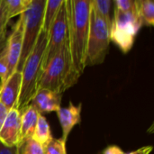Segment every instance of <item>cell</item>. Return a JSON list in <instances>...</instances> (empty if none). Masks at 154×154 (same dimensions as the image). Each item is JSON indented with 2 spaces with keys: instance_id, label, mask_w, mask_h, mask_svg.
I'll use <instances>...</instances> for the list:
<instances>
[{
  "instance_id": "6da1fadb",
  "label": "cell",
  "mask_w": 154,
  "mask_h": 154,
  "mask_svg": "<svg viewBox=\"0 0 154 154\" xmlns=\"http://www.w3.org/2000/svg\"><path fill=\"white\" fill-rule=\"evenodd\" d=\"M68 18V46L77 79L86 68L87 45L91 14L90 0H65Z\"/></svg>"
},
{
  "instance_id": "7a4b0ae2",
  "label": "cell",
  "mask_w": 154,
  "mask_h": 154,
  "mask_svg": "<svg viewBox=\"0 0 154 154\" xmlns=\"http://www.w3.org/2000/svg\"><path fill=\"white\" fill-rule=\"evenodd\" d=\"M75 78L69 50L67 43L53 56L47 66L42 71L38 88L48 89L62 94L68 88L77 83Z\"/></svg>"
},
{
  "instance_id": "3957f363",
  "label": "cell",
  "mask_w": 154,
  "mask_h": 154,
  "mask_svg": "<svg viewBox=\"0 0 154 154\" xmlns=\"http://www.w3.org/2000/svg\"><path fill=\"white\" fill-rule=\"evenodd\" d=\"M47 43V34L42 31L37 42L26 59L22 69V86L16 109L21 111L27 106L38 89L42 74V63Z\"/></svg>"
},
{
  "instance_id": "277c9868",
  "label": "cell",
  "mask_w": 154,
  "mask_h": 154,
  "mask_svg": "<svg viewBox=\"0 0 154 154\" xmlns=\"http://www.w3.org/2000/svg\"><path fill=\"white\" fill-rule=\"evenodd\" d=\"M45 5L46 0H31L28 7L23 13V43L21 56L16 69L18 71H22L26 59L33 50L39 35L42 32Z\"/></svg>"
},
{
  "instance_id": "5b68a950",
  "label": "cell",
  "mask_w": 154,
  "mask_h": 154,
  "mask_svg": "<svg viewBox=\"0 0 154 154\" xmlns=\"http://www.w3.org/2000/svg\"><path fill=\"white\" fill-rule=\"evenodd\" d=\"M143 26L136 11L120 12L114 8V17L110 26V41L127 53L134 43L135 37Z\"/></svg>"
},
{
  "instance_id": "8992f818",
  "label": "cell",
  "mask_w": 154,
  "mask_h": 154,
  "mask_svg": "<svg viewBox=\"0 0 154 154\" xmlns=\"http://www.w3.org/2000/svg\"><path fill=\"white\" fill-rule=\"evenodd\" d=\"M110 42L109 27L91 9L86 67L99 65L104 62L108 52Z\"/></svg>"
},
{
  "instance_id": "52a82bcc",
  "label": "cell",
  "mask_w": 154,
  "mask_h": 154,
  "mask_svg": "<svg viewBox=\"0 0 154 154\" xmlns=\"http://www.w3.org/2000/svg\"><path fill=\"white\" fill-rule=\"evenodd\" d=\"M68 42V18L65 0L61 5L57 17L47 34V43L42 63V71L53 58V56Z\"/></svg>"
},
{
  "instance_id": "ba28073f",
  "label": "cell",
  "mask_w": 154,
  "mask_h": 154,
  "mask_svg": "<svg viewBox=\"0 0 154 154\" xmlns=\"http://www.w3.org/2000/svg\"><path fill=\"white\" fill-rule=\"evenodd\" d=\"M23 14L19 15V19L15 23L11 34L7 38L6 42V60H7V73L4 80L0 84L4 83L10 75H12L17 69V65L20 60L23 43Z\"/></svg>"
},
{
  "instance_id": "9c48e42d",
  "label": "cell",
  "mask_w": 154,
  "mask_h": 154,
  "mask_svg": "<svg viewBox=\"0 0 154 154\" xmlns=\"http://www.w3.org/2000/svg\"><path fill=\"white\" fill-rule=\"evenodd\" d=\"M22 86V72L15 70L9 78L0 84V103L8 111L16 109Z\"/></svg>"
},
{
  "instance_id": "30bf717a",
  "label": "cell",
  "mask_w": 154,
  "mask_h": 154,
  "mask_svg": "<svg viewBox=\"0 0 154 154\" xmlns=\"http://www.w3.org/2000/svg\"><path fill=\"white\" fill-rule=\"evenodd\" d=\"M21 130V113L17 109L8 111L0 130V142L7 147H16L19 143Z\"/></svg>"
},
{
  "instance_id": "8fae6325",
  "label": "cell",
  "mask_w": 154,
  "mask_h": 154,
  "mask_svg": "<svg viewBox=\"0 0 154 154\" xmlns=\"http://www.w3.org/2000/svg\"><path fill=\"white\" fill-rule=\"evenodd\" d=\"M62 94L48 89L38 88L30 105L40 114L57 112L60 108Z\"/></svg>"
},
{
  "instance_id": "7c38bea8",
  "label": "cell",
  "mask_w": 154,
  "mask_h": 154,
  "mask_svg": "<svg viewBox=\"0 0 154 154\" xmlns=\"http://www.w3.org/2000/svg\"><path fill=\"white\" fill-rule=\"evenodd\" d=\"M82 104L78 106L73 105L71 102L67 107H60L56 113L60 124L62 128V139L66 142L73 127L80 123L81 120Z\"/></svg>"
},
{
  "instance_id": "4fadbf2b",
  "label": "cell",
  "mask_w": 154,
  "mask_h": 154,
  "mask_svg": "<svg viewBox=\"0 0 154 154\" xmlns=\"http://www.w3.org/2000/svg\"><path fill=\"white\" fill-rule=\"evenodd\" d=\"M21 113V130H20V139L19 143L22 142L32 138L37 120L40 114L29 104L25 106L23 110L20 111ZM18 143V144H19Z\"/></svg>"
},
{
  "instance_id": "5bb4252c",
  "label": "cell",
  "mask_w": 154,
  "mask_h": 154,
  "mask_svg": "<svg viewBox=\"0 0 154 154\" xmlns=\"http://www.w3.org/2000/svg\"><path fill=\"white\" fill-rule=\"evenodd\" d=\"M64 0H46V5L43 12V19H42V31L48 34L51 25L53 24L57 14L63 5Z\"/></svg>"
},
{
  "instance_id": "9a60e30c",
  "label": "cell",
  "mask_w": 154,
  "mask_h": 154,
  "mask_svg": "<svg viewBox=\"0 0 154 154\" xmlns=\"http://www.w3.org/2000/svg\"><path fill=\"white\" fill-rule=\"evenodd\" d=\"M136 12L143 25L154 24V2L152 0H136Z\"/></svg>"
},
{
  "instance_id": "2e32d148",
  "label": "cell",
  "mask_w": 154,
  "mask_h": 154,
  "mask_svg": "<svg viewBox=\"0 0 154 154\" xmlns=\"http://www.w3.org/2000/svg\"><path fill=\"white\" fill-rule=\"evenodd\" d=\"M51 137L52 136L51 134V129H50V125H49L47 119L43 116L40 115L37 120V124H36V127L32 135V139L36 143L43 146L50 141Z\"/></svg>"
},
{
  "instance_id": "e0dca14e",
  "label": "cell",
  "mask_w": 154,
  "mask_h": 154,
  "mask_svg": "<svg viewBox=\"0 0 154 154\" xmlns=\"http://www.w3.org/2000/svg\"><path fill=\"white\" fill-rule=\"evenodd\" d=\"M91 9L107 24L110 30L112 23L111 8L113 6V1L110 0H90Z\"/></svg>"
},
{
  "instance_id": "ac0fdd59",
  "label": "cell",
  "mask_w": 154,
  "mask_h": 154,
  "mask_svg": "<svg viewBox=\"0 0 154 154\" xmlns=\"http://www.w3.org/2000/svg\"><path fill=\"white\" fill-rule=\"evenodd\" d=\"M9 20L16 15H21L28 7L31 0H4Z\"/></svg>"
},
{
  "instance_id": "d6986e66",
  "label": "cell",
  "mask_w": 154,
  "mask_h": 154,
  "mask_svg": "<svg viewBox=\"0 0 154 154\" xmlns=\"http://www.w3.org/2000/svg\"><path fill=\"white\" fill-rule=\"evenodd\" d=\"M17 154H43V148L32 138L27 139L16 146Z\"/></svg>"
},
{
  "instance_id": "ffe728a7",
  "label": "cell",
  "mask_w": 154,
  "mask_h": 154,
  "mask_svg": "<svg viewBox=\"0 0 154 154\" xmlns=\"http://www.w3.org/2000/svg\"><path fill=\"white\" fill-rule=\"evenodd\" d=\"M42 148L43 154H67L66 142L62 138L55 139L51 137Z\"/></svg>"
},
{
  "instance_id": "44dd1931",
  "label": "cell",
  "mask_w": 154,
  "mask_h": 154,
  "mask_svg": "<svg viewBox=\"0 0 154 154\" xmlns=\"http://www.w3.org/2000/svg\"><path fill=\"white\" fill-rule=\"evenodd\" d=\"M9 21L10 20L7 16L5 2L4 0H0V40L5 37L6 26Z\"/></svg>"
},
{
  "instance_id": "7402d4cb",
  "label": "cell",
  "mask_w": 154,
  "mask_h": 154,
  "mask_svg": "<svg viewBox=\"0 0 154 154\" xmlns=\"http://www.w3.org/2000/svg\"><path fill=\"white\" fill-rule=\"evenodd\" d=\"M114 8L120 12H133L136 11L135 1L133 0H116L113 1Z\"/></svg>"
},
{
  "instance_id": "603a6c76",
  "label": "cell",
  "mask_w": 154,
  "mask_h": 154,
  "mask_svg": "<svg viewBox=\"0 0 154 154\" xmlns=\"http://www.w3.org/2000/svg\"><path fill=\"white\" fill-rule=\"evenodd\" d=\"M7 73V60L5 53L0 58V80H4Z\"/></svg>"
},
{
  "instance_id": "cb8c5ba5",
  "label": "cell",
  "mask_w": 154,
  "mask_h": 154,
  "mask_svg": "<svg viewBox=\"0 0 154 154\" xmlns=\"http://www.w3.org/2000/svg\"><path fill=\"white\" fill-rule=\"evenodd\" d=\"M102 154H125V152H124L121 148H119L118 146H115V145H113V146H109V147L106 148V149L103 151Z\"/></svg>"
},
{
  "instance_id": "d4e9b609",
  "label": "cell",
  "mask_w": 154,
  "mask_h": 154,
  "mask_svg": "<svg viewBox=\"0 0 154 154\" xmlns=\"http://www.w3.org/2000/svg\"><path fill=\"white\" fill-rule=\"evenodd\" d=\"M0 154H17L16 147H7L0 142Z\"/></svg>"
},
{
  "instance_id": "484cf974",
  "label": "cell",
  "mask_w": 154,
  "mask_h": 154,
  "mask_svg": "<svg viewBox=\"0 0 154 154\" xmlns=\"http://www.w3.org/2000/svg\"><path fill=\"white\" fill-rule=\"evenodd\" d=\"M7 114H8V110L6 109V107L0 103V130L5 121V118L7 116Z\"/></svg>"
},
{
  "instance_id": "4316f807",
  "label": "cell",
  "mask_w": 154,
  "mask_h": 154,
  "mask_svg": "<svg viewBox=\"0 0 154 154\" xmlns=\"http://www.w3.org/2000/svg\"><path fill=\"white\" fill-rule=\"evenodd\" d=\"M152 151V146H144V147H142L136 151H134V152H131L129 153L125 154H150Z\"/></svg>"
},
{
  "instance_id": "83f0119b",
  "label": "cell",
  "mask_w": 154,
  "mask_h": 154,
  "mask_svg": "<svg viewBox=\"0 0 154 154\" xmlns=\"http://www.w3.org/2000/svg\"><path fill=\"white\" fill-rule=\"evenodd\" d=\"M6 42H7V38L6 36L5 38H3L2 40H0V58L5 53L6 51Z\"/></svg>"
}]
</instances>
